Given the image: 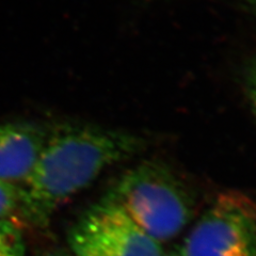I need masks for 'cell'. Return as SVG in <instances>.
<instances>
[{
	"label": "cell",
	"mask_w": 256,
	"mask_h": 256,
	"mask_svg": "<svg viewBox=\"0 0 256 256\" xmlns=\"http://www.w3.org/2000/svg\"><path fill=\"white\" fill-rule=\"evenodd\" d=\"M146 146L141 136L122 130L70 121L50 125L34 169L20 186V217L45 228L60 206Z\"/></svg>",
	"instance_id": "cell-1"
},
{
	"label": "cell",
	"mask_w": 256,
	"mask_h": 256,
	"mask_svg": "<svg viewBox=\"0 0 256 256\" xmlns=\"http://www.w3.org/2000/svg\"><path fill=\"white\" fill-rule=\"evenodd\" d=\"M102 198L159 244L178 236L194 212V198L185 184L170 168L155 160L128 169Z\"/></svg>",
	"instance_id": "cell-2"
},
{
	"label": "cell",
	"mask_w": 256,
	"mask_h": 256,
	"mask_svg": "<svg viewBox=\"0 0 256 256\" xmlns=\"http://www.w3.org/2000/svg\"><path fill=\"white\" fill-rule=\"evenodd\" d=\"M182 256H256V202L236 190L214 198L191 228Z\"/></svg>",
	"instance_id": "cell-3"
},
{
	"label": "cell",
	"mask_w": 256,
	"mask_h": 256,
	"mask_svg": "<svg viewBox=\"0 0 256 256\" xmlns=\"http://www.w3.org/2000/svg\"><path fill=\"white\" fill-rule=\"evenodd\" d=\"M68 244L74 256H164L162 244L104 198L72 228Z\"/></svg>",
	"instance_id": "cell-4"
},
{
	"label": "cell",
	"mask_w": 256,
	"mask_h": 256,
	"mask_svg": "<svg viewBox=\"0 0 256 256\" xmlns=\"http://www.w3.org/2000/svg\"><path fill=\"white\" fill-rule=\"evenodd\" d=\"M50 125L34 122L0 124V180L22 186L44 146Z\"/></svg>",
	"instance_id": "cell-5"
},
{
	"label": "cell",
	"mask_w": 256,
	"mask_h": 256,
	"mask_svg": "<svg viewBox=\"0 0 256 256\" xmlns=\"http://www.w3.org/2000/svg\"><path fill=\"white\" fill-rule=\"evenodd\" d=\"M0 256H25V242L20 223L0 221Z\"/></svg>",
	"instance_id": "cell-6"
},
{
	"label": "cell",
	"mask_w": 256,
	"mask_h": 256,
	"mask_svg": "<svg viewBox=\"0 0 256 256\" xmlns=\"http://www.w3.org/2000/svg\"><path fill=\"white\" fill-rule=\"evenodd\" d=\"M20 187L0 180V221L20 223Z\"/></svg>",
	"instance_id": "cell-7"
},
{
	"label": "cell",
	"mask_w": 256,
	"mask_h": 256,
	"mask_svg": "<svg viewBox=\"0 0 256 256\" xmlns=\"http://www.w3.org/2000/svg\"><path fill=\"white\" fill-rule=\"evenodd\" d=\"M244 88L250 106L256 114V57L248 62L244 68Z\"/></svg>",
	"instance_id": "cell-8"
},
{
	"label": "cell",
	"mask_w": 256,
	"mask_h": 256,
	"mask_svg": "<svg viewBox=\"0 0 256 256\" xmlns=\"http://www.w3.org/2000/svg\"><path fill=\"white\" fill-rule=\"evenodd\" d=\"M41 256H74V255L73 254H70V253H68L66 251H59V250H57V251L46 252V253H44Z\"/></svg>",
	"instance_id": "cell-9"
},
{
	"label": "cell",
	"mask_w": 256,
	"mask_h": 256,
	"mask_svg": "<svg viewBox=\"0 0 256 256\" xmlns=\"http://www.w3.org/2000/svg\"><path fill=\"white\" fill-rule=\"evenodd\" d=\"M164 256H182L180 253H176V252H172L169 254H164Z\"/></svg>",
	"instance_id": "cell-10"
},
{
	"label": "cell",
	"mask_w": 256,
	"mask_h": 256,
	"mask_svg": "<svg viewBox=\"0 0 256 256\" xmlns=\"http://www.w3.org/2000/svg\"><path fill=\"white\" fill-rule=\"evenodd\" d=\"M248 2H249L250 4H252V6H254L255 8H256V0H246Z\"/></svg>",
	"instance_id": "cell-11"
}]
</instances>
